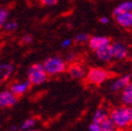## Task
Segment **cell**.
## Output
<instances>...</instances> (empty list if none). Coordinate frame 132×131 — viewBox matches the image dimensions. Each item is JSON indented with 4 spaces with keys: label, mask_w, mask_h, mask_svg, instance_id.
Segmentation results:
<instances>
[{
    "label": "cell",
    "mask_w": 132,
    "mask_h": 131,
    "mask_svg": "<svg viewBox=\"0 0 132 131\" xmlns=\"http://www.w3.org/2000/svg\"><path fill=\"white\" fill-rule=\"evenodd\" d=\"M58 1L59 0H40V3L45 6H52V5H56Z\"/></svg>",
    "instance_id": "obj_22"
},
{
    "label": "cell",
    "mask_w": 132,
    "mask_h": 131,
    "mask_svg": "<svg viewBox=\"0 0 132 131\" xmlns=\"http://www.w3.org/2000/svg\"><path fill=\"white\" fill-rule=\"evenodd\" d=\"M35 124H36V120H35L34 118H29V119H27V120L24 121V123H23L22 126H21V129L27 130V129H29V128H31V127H34Z\"/></svg>",
    "instance_id": "obj_20"
},
{
    "label": "cell",
    "mask_w": 132,
    "mask_h": 131,
    "mask_svg": "<svg viewBox=\"0 0 132 131\" xmlns=\"http://www.w3.org/2000/svg\"><path fill=\"white\" fill-rule=\"evenodd\" d=\"M126 12H132V1H124V2L120 3L118 6H115L112 14L114 17V16L126 13Z\"/></svg>",
    "instance_id": "obj_16"
},
{
    "label": "cell",
    "mask_w": 132,
    "mask_h": 131,
    "mask_svg": "<svg viewBox=\"0 0 132 131\" xmlns=\"http://www.w3.org/2000/svg\"><path fill=\"white\" fill-rule=\"evenodd\" d=\"M109 117V112L103 108V107H100L97 108L93 114L92 117V123H96V124H101L104 120H106L107 118Z\"/></svg>",
    "instance_id": "obj_15"
},
{
    "label": "cell",
    "mask_w": 132,
    "mask_h": 131,
    "mask_svg": "<svg viewBox=\"0 0 132 131\" xmlns=\"http://www.w3.org/2000/svg\"><path fill=\"white\" fill-rule=\"evenodd\" d=\"M7 16H9L7 10L0 7V28L4 25V23H5L6 19H7Z\"/></svg>",
    "instance_id": "obj_19"
},
{
    "label": "cell",
    "mask_w": 132,
    "mask_h": 131,
    "mask_svg": "<svg viewBox=\"0 0 132 131\" xmlns=\"http://www.w3.org/2000/svg\"><path fill=\"white\" fill-rule=\"evenodd\" d=\"M113 59L124 60L128 57V48L122 42H113L111 43Z\"/></svg>",
    "instance_id": "obj_8"
},
{
    "label": "cell",
    "mask_w": 132,
    "mask_h": 131,
    "mask_svg": "<svg viewBox=\"0 0 132 131\" xmlns=\"http://www.w3.org/2000/svg\"><path fill=\"white\" fill-rule=\"evenodd\" d=\"M121 100L124 105L132 106V81L122 90Z\"/></svg>",
    "instance_id": "obj_13"
},
{
    "label": "cell",
    "mask_w": 132,
    "mask_h": 131,
    "mask_svg": "<svg viewBox=\"0 0 132 131\" xmlns=\"http://www.w3.org/2000/svg\"><path fill=\"white\" fill-rule=\"evenodd\" d=\"M131 81H132V76L130 73L123 75V76L119 77L117 80H114L112 83L110 84V90L113 91V92L122 91Z\"/></svg>",
    "instance_id": "obj_6"
},
{
    "label": "cell",
    "mask_w": 132,
    "mask_h": 131,
    "mask_svg": "<svg viewBox=\"0 0 132 131\" xmlns=\"http://www.w3.org/2000/svg\"><path fill=\"white\" fill-rule=\"evenodd\" d=\"M95 55L101 61H104V62L111 61L113 59L111 43L110 44H106V45H104V46H102L100 48H97V50L95 51Z\"/></svg>",
    "instance_id": "obj_11"
},
{
    "label": "cell",
    "mask_w": 132,
    "mask_h": 131,
    "mask_svg": "<svg viewBox=\"0 0 132 131\" xmlns=\"http://www.w3.org/2000/svg\"><path fill=\"white\" fill-rule=\"evenodd\" d=\"M48 75L46 73L43 64L36 63L28 68L27 71V81L32 85H40L47 80Z\"/></svg>",
    "instance_id": "obj_3"
},
{
    "label": "cell",
    "mask_w": 132,
    "mask_h": 131,
    "mask_svg": "<svg viewBox=\"0 0 132 131\" xmlns=\"http://www.w3.org/2000/svg\"><path fill=\"white\" fill-rule=\"evenodd\" d=\"M109 77H110L109 71L102 67L90 68L85 75V79L87 83L91 85H95V86L103 84L107 79H109Z\"/></svg>",
    "instance_id": "obj_4"
},
{
    "label": "cell",
    "mask_w": 132,
    "mask_h": 131,
    "mask_svg": "<svg viewBox=\"0 0 132 131\" xmlns=\"http://www.w3.org/2000/svg\"><path fill=\"white\" fill-rule=\"evenodd\" d=\"M25 131H38V130H25Z\"/></svg>",
    "instance_id": "obj_28"
},
{
    "label": "cell",
    "mask_w": 132,
    "mask_h": 131,
    "mask_svg": "<svg viewBox=\"0 0 132 131\" xmlns=\"http://www.w3.org/2000/svg\"><path fill=\"white\" fill-rule=\"evenodd\" d=\"M18 97L11 90H4L0 92V108H9L17 104Z\"/></svg>",
    "instance_id": "obj_5"
},
{
    "label": "cell",
    "mask_w": 132,
    "mask_h": 131,
    "mask_svg": "<svg viewBox=\"0 0 132 131\" xmlns=\"http://www.w3.org/2000/svg\"><path fill=\"white\" fill-rule=\"evenodd\" d=\"M89 38H90V36L88 34H86V32H81V34H78L75 37V42L78 44H84V43L88 42Z\"/></svg>",
    "instance_id": "obj_18"
},
{
    "label": "cell",
    "mask_w": 132,
    "mask_h": 131,
    "mask_svg": "<svg viewBox=\"0 0 132 131\" xmlns=\"http://www.w3.org/2000/svg\"><path fill=\"white\" fill-rule=\"evenodd\" d=\"M87 43H88V46L90 47V50L95 52L97 48H100L106 44H110L111 39L109 37H105V36H93V37L89 38Z\"/></svg>",
    "instance_id": "obj_9"
},
{
    "label": "cell",
    "mask_w": 132,
    "mask_h": 131,
    "mask_svg": "<svg viewBox=\"0 0 132 131\" xmlns=\"http://www.w3.org/2000/svg\"><path fill=\"white\" fill-rule=\"evenodd\" d=\"M13 70H14L13 64H1L0 65V84L7 81V79L13 73Z\"/></svg>",
    "instance_id": "obj_14"
},
{
    "label": "cell",
    "mask_w": 132,
    "mask_h": 131,
    "mask_svg": "<svg viewBox=\"0 0 132 131\" xmlns=\"http://www.w3.org/2000/svg\"><path fill=\"white\" fill-rule=\"evenodd\" d=\"M109 118L121 130H125L132 125V106L124 105L110 110Z\"/></svg>",
    "instance_id": "obj_1"
},
{
    "label": "cell",
    "mask_w": 132,
    "mask_h": 131,
    "mask_svg": "<svg viewBox=\"0 0 132 131\" xmlns=\"http://www.w3.org/2000/svg\"><path fill=\"white\" fill-rule=\"evenodd\" d=\"M117 23L124 27V28H131L132 27V12H126L120 15L114 16Z\"/></svg>",
    "instance_id": "obj_12"
},
{
    "label": "cell",
    "mask_w": 132,
    "mask_h": 131,
    "mask_svg": "<svg viewBox=\"0 0 132 131\" xmlns=\"http://www.w3.org/2000/svg\"><path fill=\"white\" fill-rule=\"evenodd\" d=\"M32 40H34V39H32V36H30V35H25V36L22 37L20 43L26 45V44H30V43L32 42Z\"/></svg>",
    "instance_id": "obj_23"
},
{
    "label": "cell",
    "mask_w": 132,
    "mask_h": 131,
    "mask_svg": "<svg viewBox=\"0 0 132 131\" xmlns=\"http://www.w3.org/2000/svg\"><path fill=\"white\" fill-rule=\"evenodd\" d=\"M66 71L68 72V75L72 79H83V78H85V75H86V70H85L84 66L79 63H71L69 66L66 68Z\"/></svg>",
    "instance_id": "obj_10"
},
{
    "label": "cell",
    "mask_w": 132,
    "mask_h": 131,
    "mask_svg": "<svg viewBox=\"0 0 132 131\" xmlns=\"http://www.w3.org/2000/svg\"><path fill=\"white\" fill-rule=\"evenodd\" d=\"M18 24L17 22H15V21H10L5 24V30L7 31H12V30H16V28H17Z\"/></svg>",
    "instance_id": "obj_21"
},
{
    "label": "cell",
    "mask_w": 132,
    "mask_h": 131,
    "mask_svg": "<svg viewBox=\"0 0 132 131\" xmlns=\"http://www.w3.org/2000/svg\"><path fill=\"white\" fill-rule=\"evenodd\" d=\"M71 43H72V40H71V39H65V40L62 41L61 46H62V47H68V46L71 45Z\"/></svg>",
    "instance_id": "obj_25"
},
{
    "label": "cell",
    "mask_w": 132,
    "mask_h": 131,
    "mask_svg": "<svg viewBox=\"0 0 132 131\" xmlns=\"http://www.w3.org/2000/svg\"><path fill=\"white\" fill-rule=\"evenodd\" d=\"M98 22H100L101 24H107V23H109V18H108V17H105V16H103V17L98 18Z\"/></svg>",
    "instance_id": "obj_26"
},
{
    "label": "cell",
    "mask_w": 132,
    "mask_h": 131,
    "mask_svg": "<svg viewBox=\"0 0 132 131\" xmlns=\"http://www.w3.org/2000/svg\"><path fill=\"white\" fill-rule=\"evenodd\" d=\"M43 67L48 76H57L64 72L67 68L65 60L60 57H51L44 61Z\"/></svg>",
    "instance_id": "obj_2"
},
{
    "label": "cell",
    "mask_w": 132,
    "mask_h": 131,
    "mask_svg": "<svg viewBox=\"0 0 132 131\" xmlns=\"http://www.w3.org/2000/svg\"><path fill=\"white\" fill-rule=\"evenodd\" d=\"M30 87H31V84L26 80L24 82H17V83H13L11 85V87H10V90L19 99L20 96H22L23 94H25L29 90Z\"/></svg>",
    "instance_id": "obj_7"
},
{
    "label": "cell",
    "mask_w": 132,
    "mask_h": 131,
    "mask_svg": "<svg viewBox=\"0 0 132 131\" xmlns=\"http://www.w3.org/2000/svg\"><path fill=\"white\" fill-rule=\"evenodd\" d=\"M75 59H76V56L73 54H70V55L67 56V58H66V61H67V62H73Z\"/></svg>",
    "instance_id": "obj_27"
},
{
    "label": "cell",
    "mask_w": 132,
    "mask_h": 131,
    "mask_svg": "<svg viewBox=\"0 0 132 131\" xmlns=\"http://www.w3.org/2000/svg\"><path fill=\"white\" fill-rule=\"evenodd\" d=\"M89 131H102L100 124H96V123H91L89 125Z\"/></svg>",
    "instance_id": "obj_24"
},
{
    "label": "cell",
    "mask_w": 132,
    "mask_h": 131,
    "mask_svg": "<svg viewBox=\"0 0 132 131\" xmlns=\"http://www.w3.org/2000/svg\"><path fill=\"white\" fill-rule=\"evenodd\" d=\"M131 60H132V56H131Z\"/></svg>",
    "instance_id": "obj_29"
},
{
    "label": "cell",
    "mask_w": 132,
    "mask_h": 131,
    "mask_svg": "<svg viewBox=\"0 0 132 131\" xmlns=\"http://www.w3.org/2000/svg\"><path fill=\"white\" fill-rule=\"evenodd\" d=\"M100 126H101L102 131H118L119 130V128L117 127V125L113 123V121L109 117L106 120H104L100 124Z\"/></svg>",
    "instance_id": "obj_17"
}]
</instances>
